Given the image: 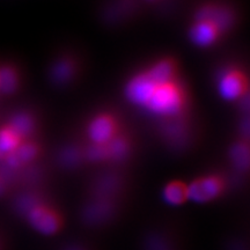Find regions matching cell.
I'll use <instances>...</instances> for the list:
<instances>
[{"instance_id": "cell-1", "label": "cell", "mask_w": 250, "mask_h": 250, "mask_svg": "<svg viewBox=\"0 0 250 250\" xmlns=\"http://www.w3.org/2000/svg\"><path fill=\"white\" fill-rule=\"evenodd\" d=\"M125 95L131 103L162 120L184 116L189 105V95L181 80L179 64L173 57L160 58L131 77L125 86Z\"/></svg>"}, {"instance_id": "cell-2", "label": "cell", "mask_w": 250, "mask_h": 250, "mask_svg": "<svg viewBox=\"0 0 250 250\" xmlns=\"http://www.w3.org/2000/svg\"><path fill=\"white\" fill-rule=\"evenodd\" d=\"M28 221L34 229L44 235H55L64 226V218L52 205L36 203L28 208Z\"/></svg>"}, {"instance_id": "cell-3", "label": "cell", "mask_w": 250, "mask_h": 250, "mask_svg": "<svg viewBox=\"0 0 250 250\" xmlns=\"http://www.w3.org/2000/svg\"><path fill=\"white\" fill-rule=\"evenodd\" d=\"M227 182L219 174H208L199 176L188 184L189 201L196 203H208L217 199L225 192Z\"/></svg>"}, {"instance_id": "cell-4", "label": "cell", "mask_w": 250, "mask_h": 250, "mask_svg": "<svg viewBox=\"0 0 250 250\" xmlns=\"http://www.w3.org/2000/svg\"><path fill=\"white\" fill-rule=\"evenodd\" d=\"M122 132L121 123L114 114L102 111L96 114L87 126V136L92 145H103Z\"/></svg>"}, {"instance_id": "cell-5", "label": "cell", "mask_w": 250, "mask_h": 250, "mask_svg": "<svg viewBox=\"0 0 250 250\" xmlns=\"http://www.w3.org/2000/svg\"><path fill=\"white\" fill-rule=\"evenodd\" d=\"M218 90L226 101L235 102L248 96L249 79L239 67H229L221 74L218 81Z\"/></svg>"}, {"instance_id": "cell-6", "label": "cell", "mask_w": 250, "mask_h": 250, "mask_svg": "<svg viewBox=\"0 0 250 250\" xmlns=\"http://www.w3.org/2000/svg\"><path fill=\"white\" fill-rule=\"evenodd\" d=\"M224 31L217 23L198 15H193V21L188 31L189 39L196 46L208 48L214 45L221 37Z\"/></svg>"}, {"instance_id": "cell-7", "label": "cell", "mask_w": 250, "mask_h": 250, "mask_svg": "<svg viewBox=\"0 0 250 250\" xmlns=\"http://www.w3.org/2000/svg\"><path fill=\"white\" fill-rule=\"evenodd\" d=\"M195 15L210 19L223 29L224 33H227L234 26L236 17L234 9L228 4L220 0H208L197 8Z\"/></svg>"}, {"instance_id": "cell-8", "label": "cell", "mask_w": 250, "mask_h": 250, "mask_svg": "<svg viewBox=\"0 0 250 250\" xmlns=\"http://www.w3.org/2000/svg\"><path fill=\"white\" fill-rule=\"evenodd\" d=\"M78 62L71 56L58 58L50 71V79L55 85L65 86L76 79L78 74Z\"/></svg>"}, {"instance_id": "cell-9", "label": "cell", "mask_w": 250, "mask_h": 250, "mask_svg": "<svg viewBox=\"0 0 250 250\" xmlns=\"http://www.w3.org/2000/svg\"><path fill=\"white\" fill-rule=\"evenodd\" d=\"M24 140L27 139L11 123L2 125L0 127V161H7Z\"/></svg>"}, {"instance_id": "cell-10", "label": "cell", "mask_w": 250, "mask_h": 250, "mask_svg": "<svg viewBox=\"0 0 250 250\" xmlns=\"http://www.w3.org/2000/svg\"><path fill=\"white\" fill-rule=\"evenodd\" d=\"M41 153V145L36 140L27 139L21 144L13 154L7 159L9 167L19 168L24 167L33 162Z\"/></svg>"}, {"instance_id": "cell-11", "label": "cell", "mask_w": 250, "mask_h": 250, "mask_svg": "<svg viewBox=\"0 0 250 250\" xmlns=\"http://www.w3.org/2000/svg\"><path fill=\"white\" fill-rule=\"evenodd\" d=\"M164 199L170 205H183L189 201V188L188 183L181 180H173L168 182L162 191Z\"/></svg>"}, {"instance_id": "cell-12", "label": "cell", "mask_w": 250, "mask_h": 250, "mask_svg": "<svg viewBox=\"0 0 250 250\" xmlns=\"http://www.w3.org/2000/svg\"><path fill=\"white\" fill-rule=\"evenodd\" d=\"M21 83L20 72L14 65L0 66V92L4 94H14Z\"/></svg>"}, {"instance_id": "cell-13", "label": "cell", "mask_w": 250, "mask_h": 250, "mask_svg": "<svg viewBox=\"0 0 250 250\" xmlns=\"http://www.w3.org/2000/svg\"><path fill=\"white\" fill-rule=\"evenodd\" d=\"M230 160L239 170H247L249 167V143L248 139L243 138L234 144L230 149Z\"/></svg>"}, {"instance_id": "cell-14", "label": "cell", "mask_w": 250, "mask_h": 250, "mask_svg": "<svg viewBox=\"0 0 250 250\" xmlns=\"http://www.w3.org/2000/svg\"><path fill=\"white\" fill-rule=\"evenodd\" d=\"M13 126L20 132L26 139H31V134L35 131V121L28 114H18L11 122Z\"/></svg>"}, {"instance_id": "cell-15", "label": "cell", "mask_w": 250, "mask_h": 250, "mask_svg": "<svg viewBox=\"0 0 250 250\" xmlns=\"http://www.w3.org/2000/svg\"><path fill=\"white\" fill-rule=\"evenodd\" d=\"M144 1L148 2V4H152V5H154V4H158V2L162 1V0H144Z\"/></svg>"}]
</instances>
